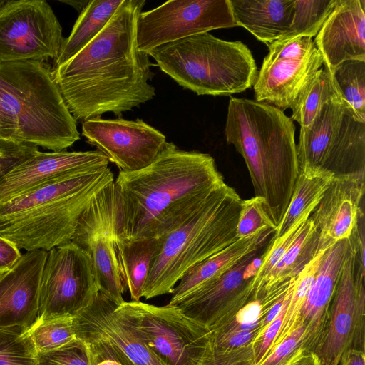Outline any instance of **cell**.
<instances>
[{"label":"cell","instance_id":"obj_21","mask_svg":"<svg viewBox=\"0 0 365 365\" xmlns=\"http://www.w3.org/2000/svg\"><path fill=\"white\" fill-rule=\"evenodd\" d=\"M364 176L334 178L309 215L319 232V250L349 239L364 212Z\"/></svg>","mask_w":365,"mask_h":365},{"label":"cell","instance_id":"obj_44","mask_svg":"<svg viewBox=\"0 0 365 365\" xmlns=\"http://www.w3.org/2000/svg\"><path fill=\"white\" fill-rule=\"evenodd\" d=\"M0 139L18 141L15 118L0 97Z\"/></svg>","mask_w":365,"mask_h":365},{"label":"cell","instance_id":"obj_25","mask_svg":"<svg viewBox=\"0 0 365 365\" xmlns=\"http://www.w3.org/2000/svg\"><path fill=\"white\" fill-rule=\"evenodd\" d=\"M237 26L248 30L267 45L277 41L289 29L294 0H229Z\"/></svg>","mask_w":365,"mask_h":365},{"label":"cell","instance_id":"obj_8","mask_svg":"<svg viewBox=\"0 0 365 365\" xmlns=\"http://www.w3.org/2000/svg\"><path fill=\"white\" fill-rule=\"evenodd\" d=\"M297 155L299 170L364 176L365 120L341 96L331 99L308 127L300 128Z\"/></svg>","mask_w":365,"mask_h":365},{"label":"cell","instance_id":"obj_39","mask_svg":"<svg viewBox=\"0 0 365 365\" xmlns=\"http://www.w3.org/2000/svg\"><path fill=\"white\" fill-rule=\"evenodd\" d=\"M38 151L31 144L0 139V179Z\"/></svg>","mask_w":365,"mask_h":365},{"label":"cell","instance_id":"obj_46","mask_svg":"<svg viewBox=\"0 0 365 365\" xmlns=\"http://www.w3.org/2000/svg\"><path fill=\"white\" fill-rule=\"evenodd\" d=\"M288 365H322L317 356L302 348L298 349L289 360Z\"/></svg>","mask_w":365,"mask_h":365},{"label":"cell","instance_id":"obj_43","mask_svg":"<svg viewBox=\"0 0 365 365\" xmlns=\"http://www.w3.org/2000/svg\"><path fill=\"white\" fill-rule=\"evenodd\" d=\"M21 255L13 242L0 235V274L12 268Z\"/></svg>","mask_w":365,"mask_h":365},{"label":"cell","instance_id":"obj_14","mask_svg":"<svg viewBox=\"0 0 365 365\" xmlns=\"http://www.w3.org/2000/svg\"><path fill=\"white\" fill-rule=\"evenodd\" d=\"M238 26L229 0H172L141 11L137 43L148 53L161 45L218 29Z\"/></svg>","mask_w":365,"mask_h":365},{"label":"cell","instance_id":"obj_45","mask_svg":"<svg viewBox=\"0 0 365 365\" xmlns=\"http://www.w3.org/2000/svg\"><path fill=\"white\" fill-rule=\"evenodd\" d=\"M86 345L90 351L91 365H123L117 356L107 348L98 344Z\"/></svg>","mask_w":365,"mask_h":365},{"label":"cell","instance_id":"obj_24","mask_svg":"<svg viewBox=\"0 0 365 365\" xmlns=\"http://www.w3.org/2000/svg\"><path fill=\"white\" fill-rule=\"evenodd\" d=\"M274 232L272 229H264L249 237L240 238L220 252L193 267L174 287L168 305H178L190 293L218 278L250 254L265 248Z\"/></svg>","mask_w":365,"mask_h":365},{"label":"cell","instance_id":"obj_42","mask_svg":"<svg viewBox=\"0 0 365 365\" xmlns=\"http://www.w3.org/2000/svg\"><path fill=\"white\" fill-rule=\"evenodd\" d=\"M261 312L260 302L252 299L240 308L232 319L241 325H252L261 322Z\"/></svg>","mask_w":365,"mask_h":365},{"label":"cell","instance_id":"obj_32","mask_svg":"<svg viewBox=\"0 0 365 365\" xmlns=\"http://www.w3.org/2000/svg\"><path fill=\"white\" fill-rule=\"evenodd\" d=\"M331 74L340 96L365 120V61H345Z\"/></svg>","mask_w":365,"mask_h":365},{"label":"cell","instance_id":"obj_27","mask_svg":"<svg viewBox=\"0 0 365 365\" xmlns=\"http://www.w3.org/2000/svg\"><path fill=\"white\" fill-rule=\"evenodd\" d=\"M123 0L89 1L81 11L73 29L64 38L55 67L78 53L105 27Z\"/></svg>","mask_w":365,"mask_h":365},{"label":"cell","instance_id":"obj_9","mask_svg":"<svg viewBox=\"0 0 365 365\" xmlns=\"http://www.w3.org/2000/svg\"><path fill=\"white\" fill-rule=\"evenodd\" d=\"M115 312L165 365H197L210 346V331L178 306L124 302Z\"/></svg>","mask_w":365,"mask_h":365},{"label":"cell","instance_id":"obj_5","mask_svg":"<svg viewBox=\"0 0 365 365\" xmlns=\"http://www.w3.org/2000/svg\"><path fill=\"white\" fill-rule=\"evenodd\" d=\"M242 200L224 183L184 221L159 237L143 297L171 294L187 271L237 240Z\"/></svg>","mask_w":365,"mask_h":365},{"label":"cell","instance_id":"obj_19","mask_svg":"<svg viewBox=\"0 0 365 365\" xmlns=\"http://www.w3.org/2000/svg\"><path fill=\"white\" fill-rule=\"evenodd\" d=\"M108 158L99 150H39L0 179V204L57 178L95 172L108 168Z\"/></svg>","mask_w":365,"mask_h":365},{"label":"cell","instance_id":"obj_40","mask_svg":"<svg viewBox=\"0 0 365 365\" xmlns=\"http://www.w3.org/2000/svg\"><path fill=\"white\" fill-rule=\"evenodd\" d=\"M197 365H255L253 344L231 350L217 349L210 346Z\"/></svg>","mask_w":365,"mask_h":365},{"label":"cell","instance_id":"obj_4","mask_svg":"<svg viewBox=\"0 0 365 365\" xmlns=\"http://www.w3.org/2000/svg\"><path fill=\"white\" fill-rule=\"evenodd\" d=\"M113 180L108 167L63 176L0 204V235L26 252H48L71 240L91 200Z\"/></svg>","mask_w":365,"mask_h":365},{"label":"cell","instance_id":"obj_37","mask_svg":"<svg viewBox=\"0 0 365 365\" xmlns=\"http://www.w3.org/2000/svg\"><path fill=\"white\" fill-rule=\"evenodd\" d=\"M264 229L277 230V225L267 212L264 200L255 196L242 200L236 227L237 238L249 237Z\"/></svg>","mask_w":365,"mask_h":365},{"label":"cell","instance_id":"obj_38","mask_svg":"<svg viewBox=\"0 0 365 365\" xmlns=\"http://www.w3.org/2000/svg\"><path fill=\"white\" fill-rule=\"evenodd\" d=\"M36 365H91L87 345L75 338L51 351L37 353Z\"/></svg>","mask_w":365,"mask_h":365},{"label":"cell","instance_id":"obj_20","mask_svg":"<svg viewBox=\"0 0 365 365\" xmlns=\"http://www.w3.org/2000/svg\"><path fill=\"white\" fill-rule=\"evenodd\" d=\"M47 254L43 250L26 252L12 268L0 274V329L29 331L37 322Z\"/></svg>","mask_w":365,"mask_h":365},{"label":"cell","instance_id":"obj_22","mask_svg":"<svg viewBox=\"0 0 365 365\" xmlns=\"http://www.w3.org/2000/svg\"><path fill=\"white\" fill-rule=\"evenodd\" d=\"M352 236L325 250L321 258L313 284L302 307L299 327L305 329L301 348L314 352L327 329L331 303L343 264L352 245Z\"/></svg>","mask_w":365,"mask_h":365},{"label":"cell","instance_id":"obj_16","mask_svg":"<svg viewBox=\"0 0 365 365\" xmlns=\"http://www.w3.org/2000/svg\"><path fill=\"white\" fill-rule=\"evenodd\" d=\"M82 135L118 166L133 172L150 165L161 152L165 136L141 119L95 118L82 123Z\"/></svg>","mask_w":365,"mask_h":365},{"label":"cell","instance_id":"obj_35","mask_svg":"<svg viewBox=\"0 0 365 365\" xmlns=\"http://www.w3.org/2000/svg\"><path fill=\"white\" fill-rule=\"evenodd\" d=\"M36 356L29 331L0 329V365H36Z\"/></svg>","mask_w":365,"mask_h":365},{"label":"cell","instance_id":"obj_3","mask_svg":"<svg viewBox=\"0 0 365 365\" xmlns=\"http://www.w3.org/2000/svg\"><path fill=\"white\" fill-rule=\"evenodd\" d=\"M225 134L242 156L255 196L264 200L277 227L299 175L293 120L272 105L232 97Z\"/></svg>","mask_w":365,"mask_h":365},{"label":"cell","instance_id":"obj_1","mask_svg":"<svg viewBox=\"0 0 365 365\" xmlns=\"http://www.w3.org/2000/svg\"><path fill=\"white\" fill-rule=\"evenodd\" d=\"M146 1L123 0L101 32L52 71L76 121L123 112L153 99L154 76L149 55L138 48L137 21Z\"/></svg>","mask_w":365,"mask_h":365},{"label":"cell","instance_id":"obj_15","mask_svg":"<svg viewBox=\"0 0 365 365\" xmlns=\"http://www.w3.org/2000/svg\"><path fill=\"white\" fill-rule=\"evenodd\" d=\"M267 46L269 53L253 86L255 101L284 111L292 108L322 68L323 58L310 37L277 40Z\"/></svg>","mask_w":365,"mask_h":365},{"label":"cell","instance_id":"obj_7","mask_svg":"<svg viewBox=\"0 0 365 365\" xmlns=\"http://www.w3.org/2000/svg\"><path fill=\"white\" fill-rule=\"evenodd\" d=\"M148 54L161 71L197 95L241 93L254 86L258 72L245 44L209 32L161 45Z\"/></svg>","mask_w":365,"mask_h":365},{"label":"cell","instance_id":"obj_36","mask_svg":"<svg viewBox=\"0 0 365 365\" xmlns=\"http://www.w3.org/2000/svg\"><path fill=\"white\" fill-rule=\"evenodd\" d=\"M309 217H304L282 236L273 238L262 255L259 269L253 277L252 286L254 290L253 299L260 291L264 280L272 269L282 258L294 240L302 232Z\"/></svg>","mask_w":365,"mask_h":365},{"label":"cell","instance_id":"obj_12","mask_svg":"<svg viewBox=\"0 0 365 365\" xmlns=\"http://www.w3.org/2000/svg\"><path fill=\"white\" fill-rule=\"evenodd\" d=\"M63 40L48 2L11 0L0 7V63L56 59Z\"/></svg>","mask_w":365,"mask_h":365},{"label":"cell","instance_id":"obj_17","mask_svg":"<svg viewBox=\"0 0 365 365\" xmlns=\"http://www.w3.org/2000/svg\"><path fill=\"white\" fill-rule=\"evenodd\" d=\"M115 307L99 292L89 305L73 315L76 338L107 348L123 365H165L123 322Z\"/></svg>","mask_w":365,"mask_h":365},{"label":"cell","instance_id":"obj_48","mask_svg":"<svg viewBox=\"0 0 365 365\" xmlns=\"http://www.w3.org/2000/svg\"><path fill=\"white\" fill-rule=\"evenodd\" d=\"M6 2L4 0H0V7Z\"/></svg>","mask_w":365,"mask_h":365},{"label":"cell","instance_id":"obj_11","mask_svg":"<svg viewBox=\"0 0 365 365\" xmlns=\"http://www.w3.org/2000/svg\"><path fill=\"white\" fill-rule=\"evenodd\" d=\"M334 294L324 335L314 351L322 365H338L349 349L364 351V250L354 233Z\"/></svg>","mask_w":365,"mask_h":365},{"label":"cell","instance_id":"obj_47","mask_svg":"<svg viewBox=\"0 0 365 365\" xmlns=\"http://www.w3.org/2000/svg\"><path fill=\"white\" fill-rule=\"evenodd\" d=\"M338 365H365L364 351L349 349L343 354Z\"/></svg>","mask_w":365,"mask_h":365},{"label":"cell","instance_id":"obj_6","mask_svg":"<svg viewBox=\"0 0 365 365\" xmlns=\"http://www.w3.org/2000/svg\"><path fill=\"white\" fill-rule=\"evenodd\" d=\"M0 97L15 118L18 141L58 152L80 139L77 121L45 61L0 63Z\"/></svg>","mask_w":365,"mask_h":365},{"label":"cell","instance_id":"obj_26","mask_svg":"<svg viewBox=\"0 0 365 365\" xmlns=\"http://www.w3.org/2000/svg\"><path fill=\"white\" fill-rule=\"evenodd\" d=\"M319 252V232L309 217L297 238L270 272L254 299L267 291L291 285Z\"/></svg>","mask_w":365,"mask_h":365},{"label":"cell","instance_id":"obj_31","mask_svg":"<svg viewBox=\"0 0 365 365\" xmlns=\"http://www.w3.org/2000/svg\"><path fill=\"white\" fill-rule=\"evenodd\" d=\"M338 0H294V16L289 31L278 40L316 36Z\"/></svg>","mask_w":365,"mask_h":365},{"label":"cell","instance_id":"obj_29","mask_svg":"<svg viewBox=\"0 0 365 365\" xmlns=\"http://www.w3.org/2000/svg\"><path fill=\"white\" fill-rule=\"evenodd\" d=\"M159 238L127 242L119 237L118 257L132 302H140Z\"/></svg>","mask_w":365,"mask_h":365},{"label":"cell","instance_id":"obj_13","mask_svg":"<svg viewBox=\"0 0 365 365\" xmlns=\"http://www.w3.org/2000/svg\"><path fill=\"white\" fill-rule=\"evenodd\" d=\"M99 292L89 255L68 241L48 252L39 291L38 320L73 316Z\"/></svg>","mask_w":365,"mask_h":365},{"label":"cell","instance_id":"obj_30","mask_svg":"<svg viewBox=\"0 0 365 365\" xmlns=\"http://www.w3.org/2000/svg\"><path fill=\"white\" fill-rule=\"evenodd\" d=\"M339 96L331 73L321 68L292 106L291 118L299 123L300 128H307L325 103Z\"/></svg>","mask_w":365,"mask_h":365},{"label":"cell","instance_id":"obj_34","mask_svg":"<svg viewBox=\"0 0 365 365\" xmlns=\"http://www.w3.org/2000/svg\"><path fill=\"white\" fill-rule=\"evenodd\" d=\"M29 334L37 353L56 349L76 338L73 316L37 320Z\"/></svg>","mask_w":365,"mask_h":365},{"label":"cell","instance_id":"obj_23","mask_svg":"<svg viewBox=\"0 0 365 365\" xmlns=\"http://www.w3.org/2000/svg\"><path fill=\"white\" fill-rule=\"evenodd\" d=\"M314 41L330 73L345 61H365V0H338Z\"/></svg>","mask_w":365,"mask_h":365},{"label":"cell","instance_id":"obj_18","mask_svg":"<svg viewBox=\"0 0 365 365\" xmlns=\"http://www.w3.org/2000/svg\"><path fill=\"white\" fill-rule=\"evenodd\" d=\"M266 247L250 254L218 278L190 293L176 306L209 330L225 322L253 299V278H245L244 271Z\"/></svg>","mask_w":365,"mask_h":365},{"label":"cell","instance_id":"obj_33","mask_svg":"<svg viewBox=\"0 0 365 365\" xmlns=\"http://www.w3.org/2000/svg\"><path fill=\"white\" fill-rule=\"evenodd\" d=\"M324 251H319L317 256L305 267L297 277L286 309L281 329L269 353L279 344L289 334L299 327L298 323L302 307L309 290L313 284L320 258Z\"/></svg>","mask_w":365,"mask_h":365},{"label":"cell","instance_id":"obj_2","mask_svg":"<svg viewBox=\"0 0 365 365\" xmlns=\"http://www.w3.org/2000/svg\"><path fill=\"white\" fill-rule=\"evenodd\" d=\"M114 182L122 203L120 239L127 242L162 237L225 183L210 155L172 142L144 168L120 171Z\"/></svg>","mask_w":365,"mask_h":365},{"label":"cell","instance_id":"obj_41","mask_svg":"<svg viewBox=\"0 0 365 365\" xmlns=\"http://www.w3.org/2000/svg\"><path fill=\"white\" fill-rule=\"evenodd\" d=\"M292 288L277 317L257 336L252 342L255 365H259L266 357L279 334L286 309L290 299Z\"/></svg>","mask_w":365,"mask_h":365},{"label":"cell","instance_id":"obj_28","mask_svg":"<svg viewBox=\"0 0 365 365\" xmlns=\"http://www.w3.org/2000/svg\"><path fill=\"white\" fill-rule=\"evenodd\" d=\"M334 178L331 174L320 170H299L290 202L273 238L285 234L302 218L309 217Z\"/></svg>","mask_w":365,"mask_h":365},{"label":"cell","instance_id":"obj_10","mask_svg":"<svg viewBox=\"0 0 365 365\" xmlns=\"http://www.w3.org/2000/svg\"><path fill=\"white\" fill-rule=\"evenodd\" d=\"M122 230V203L113 180L91 200L71 241L89 255L99 292L116 305L125 302L127 289L118 257Z\"/></svg>","mask_w":365,"mask_h":365}]
</instances>
